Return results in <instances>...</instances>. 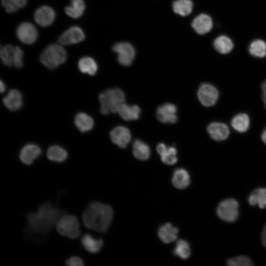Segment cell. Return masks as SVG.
Returning a JSON list of instances; mask_svg holds the SVG:
<instances>
[{
	"mask_svg": "<svg viewBox=\"0 0 266 266\" xmlns=\"http://www.w3.org/2000/svg\"><path fill=\"white\" fill-rule=\"evenodd\" d=\"M249 51L252 56L263 58L266 56V43L261 39H256L250 43Z\"/></svg>",
	"mask_w": 266,
	"mask_h": 266,
	"instance_id": "obj_32",
	"label": "cell"
},
{
	"mask_svg": "<svg viewBox=\"0 0 266 266\" xmlns=\"http://www.w3.org/2000/svg\"><path fill=\"white\" fill-rule=\"evenodd\" d=\"M239 204L237 201L233 198L225 199L218 204L216 212L218 217L227 222L236 221L239 215Z\"/></svg>",
	"mask_w": 266,
	"mask_h": 266,
	"instance_id": "obj_6",
	"label": "cell"
},
{
	"mask_svg": "<svg viewBox=\"0 0 266 266\" xmlns=\"http://www.w3.org/2000/svg\"><path fill=\"white\" fill-rule=\"evenodd\" d=\"M47 156L48 159L52 162L61 163L66 159L67 153L63 147L58 145H53L48 149Z\"/></svg>",
	"mask_w": 266,
	"mask_h": 266,
	"instance_id": "obj_31",
	"label": "cell"
},
{
	"mask_svg": "<svg viewBox=\"0 0 266 266\" xmlns=\"http://www.w3.org/2000/svg\"><path fill=\"white\" fill-rule=\"evenodd\" d=\"M250 205H258L261 209L266 207V188H258L251 192L248 197Z\"/></svg>",
	"mask_w": 266,
	"mask_h": 266,
	"instance_id": "obj_23",
	"label": "cell"
},
{
	"mask_svg": "<svg viewBox=\"0 0 266 266\" xmlns=\"http://www.w3.org/2000/svg\"><path fill=\"white\" fill-rule=\"evenodd\" d=\"M1 4L8 13H13L24 7L27 0H1Z\"/></svg>",
	"mask_w": 266,
	"mask_h": 266,
	"instance_id": "obj_35",
	"label": "cell"
},
{
	"mask_svg": "<svg viewBox=\"0 0 266 266\" xmlns=\"http://www.w3.org/2000/svg\"><path fill=\"white\" fill-rule=\"evenodd\" d=\"M14 47L10 44H6L1 47L0 56L2 63L6 66L13 65V55Z\"/></svg>",
	"mask_w": 266,
	"mask_h": 266,
	"instance_id": "obj_34",
	"label": "cell"
},
{
	"mask_svg": "<svg viewBox=\"0 0 266 266\" xmlns=\"http://www.w3.org/2000/svg\"><path fill=\"white\" fill-rule=\"evenodd\" d=\"M213 46L218 52L226 54L230 53L232 50L233 44L230 37L223 35L217 37L214 40Z\"/></svg>",
	"mask_w": 266,
	"mask_h": 266,
	"instance_id": "obj_29",
	"label": "cell"
},
{
	"mask_svg": "<svg viewBox=\"0 0 266 266\" xmlns=\"http://www.w3.org/2000/svg\"><path fill=\"white\" fill-rule=\"evenodd\" d=\"M24 52L19 46H15L13 55V65L17 68H21L23 66Z\"/></svg>",
	"mask_w": 266,
	"mask_h": 266,
	"instance_id": "obj_37",
	"label": "cell"
},
{
	"mask_svg": "<svg viewBox=\"0 0 266 266\" xmlns=\"http://www.w3.org/2000/svg\"><path fill=\"white\" fill-rule=\"evenodd\" d=\"M66 264L69 266H84V262L81 258L74 256L67 259Z\"/></svg>",
	"mask_w": 266,
	"mask_h": 266,
	"instance_id": "obj_38",
	"label": "cell"
},
{
	"mask_svg": "<svg viewBox=\"0 0 266 266\" xmlns=\"http://www.w3.org/2000/svg\"><path fill=\"white\" fill-rule=\"evenodd\" d=\"M100 112L106 115L110 112L117 113L120 106L125 102V95L119 88L108 89L99 95Z\"/></svg>",
	"mask_w": 266,
	"mask_h": 266,
	"instance_id": "obj_3",
	"label": "cell"
},
{
	"mask_svg": "<svg viewBox=\"0 0 266 266\" xmlns=\"http://www.w3.org/2000/svg\"><path fill=\"white\" fill-rule=\"evenodd\" d=\"M191 25L197 33L204 34L210 32L212 29L213 22L208 15L201 13L194 19Z\"/></svg>",
	"mask_w": 266,
	"mask_h": 266,
	"instance_id": "obj_15",
	"label": "cell"
},
{
	"mask_svg": "<svg viewBox=\"0 0 266 266\" xmlns=\"http://www.w3.org/2000/svg\"><path fill=\"white\" fill-rule=\"evenodd\" d=\"M171 181L174 187L178 189H184L190 184V175L184 168L176 169L173 172Z\"/></svg>",
	"mask_w": 266,
	"mask_h": 266,
	"instance_id": "obj_22",
	"label": "cell"
},
{
	"mask_svg": "<svg viewBox=\"0 0 266 266\" xmlns=\"http://www.w3.org/2000/svg\"><path fill=\"white\" fill-rule=\"evenodd\" d=\"M78 67L81 72L90 75H95L98 68L96 62L90 57L81 58L78 61Z\"/></svg>",
	"mask_w": 266,
	"mask_h": 266,
	"instance_id": "obj_27",
	"label": "cell"
},
{
	"mask_svg": "<svg viewBox=\"0 0 266 266\" xmlns=\"http://www.w3.org/2000/svg\"><path fill=\"white\" fill-rule=\"evenodd\" d=\"M16 35L23 43L32 44L36 40L38 32L33 24L29 22H24L18 26Z\"/></svg>",
	"mask_w": 266,
	"mask_h": 266,
	"instance_id": "obj_9",
	"label": "cell"
},
{
	"mask_svg": "<svg viewBox=\"0 0 266 266\" xmlns=\"http://www.w3.org/2000/svg\"><path fill=\"white\" fill-rule=\"evenodd\" d=\"M5 89L6 87L4 82H3L2 80H1L0 83V90L1 93H3V92H4Z\"/></svg>",
	"mask_w": 266,
	"mask_h": 266,
	"instance_id": "obj_42",
	"label": "cell"
},
{
	"mask_svg": "<svg viewBox=\"0 0 266 266\" xmlns=\"http://www.w3.org/2000/svg\"><path fill=\"white\" fill-rule=\"evenodd\" d=\"M261 138L263 142L266 144V128L264 129L262 133Z\"/></svg>",
	"mask_w": 266,
	"mask_h": 266,
	"instance_id": "obj_41",
	"label": "cell"
},
{
	"mask_svg": "<svg viewBox=\"0 0 266 266\" xmlns=\"http://www.w3.org/2000/svg\"><path fill=\"white\" fill-rule=\"evenodd\" d=\"M156 150L164 164L172 165L177 162V150L174 147H167L164 143H161L157 145Z\"/></svg>",
	"mask_w": 266,
	"mask_h": 266,
	"instance_id": "obj_17",
	"label": "cell"
},
{
	"mask_svg": "<svg viewBox=\"0 0 266 266\" xmlns=\"http://www.w3.org/2000/svg\"><path fill=\"white\" fill-rule=\"evenodd\" d=\"M198 97L200 103L204 106L214 105L219 98L217 89L209 83L202 84L198 91Z\"/></svg>",
	"mask_w": 266,
	"mask_h": 266,
	"instance_id": "obj_8",
	"label": "cell"
},
{
	"mask_svg": "<svg viewBox=\"0 0 266 266\" xmlns=\"http://www.w3.org/2000/svg\"><path fill=\"white\" fill-rule=\"evenodd\" d=\"M85 38V33L79 26H73L65 31L59 37L58 42L63 45L78 43Z\"/></svg>",
	"mask_w": 266,
	"mask_h": 266,
	"instance_id": "obj_10",
	"label": "cell"
},
{
	"mask_svg": "<svg viewBox=\"0 0 266 266\" xmlns=\"http://www.w3.org/2000/svg\"><path fill=\"white\" fill-rule=\"evenodd\" d=\"M64 212L50 202L42 204L36 212L27 215L28 233L37 236L47 234Z\"/></svg>",
	"mask_w": 266,
	"mask_h": 266,
	"instance_id": "obj_1",
	"label": "cell"
},
{
	"mask_svg": "<svg viewBox=\"0 0 266 266\" xmlns=\"http://www.w3.org/2000/svg\"><path fill=\"white\" fill-rule=\"evenodd\" d=\"M113 217V209L110 205L97 201L90 203L82 215L86 228L101 233L107 232Z\"/></svg>",
	"mask_w": 266,
	"mask_h": 266,
	"instance_id": "obj_2",
	"label": "cell"
},
{
	"mask_svg": "<svg viewBox=\"0 0 266 266\" xmlns=\"http://www.w3.org/2000/svg\"><path fill=\"white\" fill-rule=\"evenodd\" d=\"M227 265L230 266H251L253 265V263L248 257L241 255L229 259Z\"/></svg>",
	"mask_w": 266,
	"mask_h": 266,
	"instance_id": "obj_36",
	"label": "cell"
},
{
	"mask_svg": "<svg viewBox=\"0 0 266 266\" xmlns=\"http://www.w3.org/2000/svg\"><path fill=\"white\" fill-rule=\"evenodd\" d=\"M74 123L78 130L82 133L91 130L94 121L92 117L85 113H79L75 117Z\"/></svg>",
	"mask_w": 266,
	"mask_h": 266,
	"instance_id": "obj_24",
	"label": "cell"
},
{
	"mask_svg": "<svg viewBox=\"0 0 266 266\" xmlns=\"http://www.w3.org/2000/svg\"><path fill=\"white\" fill-rule=\"evenodd\" d=\"M261 88L262 91V99L266 108V80L264 81V82L262 83Z\"/></svg>",
	"mask_w": 266,
	"mask_h": 266,
	"instance_id": "obj_39",
	"label": "cell"
},
{
	"mask_svg": "<svg viewBox=\"0 0 266 266\" xmlns=\"http://www.w3.org/2000/svg\"><path fill=\"white\" fill-rule=\"evenodd\" d=\"M60 234L70 239L78 238L81 233L80 224L76 216L70 214L62 215L56 223Z\"/></svg>",
	"mask_w": 266,
	"mask_h": 266,
	"instance_id": "obj_5",
	"label": "cell"
},
{
	"mask_svg": "<svg viewBox=\"0 0 266 266\" xmlns=\"http://www.w3.org/2000/svg\"><path fill=\"white\" fill-rule=\"evenodd\" d=\"M231 126L238 132H246L250 126V119L248 115L244 113L237 114L233 118Z\"/></svg>",
	"mask_w": 266,
	"mask_h": 266,
	"instance_id": "obj_26",
	"label": "cell"
},
{
	"mask_svg": "<svg viewBox=\"0 0 266 266\" xmlns=\"http://www.w3.org/2000/svg\"><path fill=\"white\" fill-rule=\"evenodd\" d=\"M178 230L170 223L162 225L158 230L159 238L165 243H170L174 241L177 237Z\"/></svg>",
	"mask_w": 266,
	"mask_h": 266,
	"instance_id": "obj_19",
	"label": "cell"
},
{
	"mask_svg": "<svg viewBox=\"0 0 266 266\" xmlns=\"http://www.w3.org/2000/svg\"><path fill=\"white\" fill-rule=\"evenodd\" d=\"M193 8V3L191 0H176L172 3L173 11L182 16L190 15Z\"/></svg>",
	"mask_w": 266,
	"mask_h": 266,
	"instance_id": "obj_30",
	"label": "cell"
},
{
	"mask_svg": "<svg viewBox=\"0 0 266 266\" xmlns=\"http://www.w3.org/2000/svg\"><path fill=\"white\" fill-rule=\"evenodd\" d=\"M4 105L11 111L20 109L23 105L21 93L16 89H12L2 100Z\"/></svg>",
	"mask_w": 266,
	"mask_h": 266,
	"instance_id": "obj_18",
	"label": "cell"
},
{
	"mask_svg": "<svg viewBox=\"0 0 266 266\" xmlns=\"http://www.w3.org/2000/svg\"><path fill=\"white\" fill-rule=\"evenodd\" d=\"M207 131L210 137L216 141L224 140L230 134L228 126L221 122H215L209 124Z\"/></svg>",
	"mask_w": 266,
	"mask_h": 266,
	"instance_id": "obj_16",
	"label": "cell"
},
{
	"mask_svg": "<svg viewBox=\"0 0 266 266\" xmlns=\"http://www.w3.org/2000/svg\"><path fill=\"white\" fill-rule=\"evenodd\" d=\"M40 148L34 144L25 145L21 150L19 154L20 161L26 165H30L41 155Z\"/></svg>",
	"mask_w": 266,
	"mask_h": 266,
	"instance_id": "obj_14",
	"label": "cell"
},
{
	"mask_svg": "<svg viewBox=\"0 0 266 266\" xmlns=\"http://www.w3.org/2000/svg\"><path fill=\"white\" fill-rule=\"evenodd\" d=\"M56 18L54 10L48 5H42L35 11L34 19L36 23L43 27L51 25Z\"/></svg>",
	"mask_w": 266,
	"mask_h": 266,
	"instance_id": "obj_11",
	"label": "cell"
},
{
	"mask_svg": "<svg viewBox=\"0 0 266 266\" xmlns=\"http://www.w3.org/2000/svg\"><path fill=\"white\" fill-rule=\"evenodd\" d=\"M261 237L263 245L266 248V224L263 227Z\"/></svg>",
	"mask_w": 266,
	"mask_h": 266,
	"instance_id": "obj_40",
	"label": "cell"
},
{
	"mask_svg": "<svg viewBox=\"0 0 266 266\" xmlns=\"http://www.w3.org/2000/svg\"><path fill=\"white\" fill-rule=\"evenodd\" d=\"M110 136L113 143L120 148H124L131 139V133L126 127L119 126L110 132Z\"/></svg>",
	"mask_w": 266,
	"mask_h": 266,
	"instance_id": "obj_12",
	"label": "cell"
},
{
	"mask_svg": "<svg viewBox=\"0 0 266 266\" xmlns=\"http://www.w3.org/2000/svg\"><path fill=\"white\" fill-rule=\"evenodd\" d=\"M85 9L83 0H71L70 4L66 6L65 11L67 15L74 19L82 16Z\"/></svg>",
	"mask_w": 266,
	"mask_h": 266,
	"instance_id": "obj_25",
	"label": "cell"
},
{
	"mask_svg": "<svg viewBox=\"0 0 266 266\" xmlns=\"http://www.w3.org/2000/svg\"><path fill=\"white\" fill-rule=\"evenodd\" d=\"M173 253L181 259H188L191 255V248L189 243L183 239L178 240L173 250Z\"/></svg>",
	"mask_w": 266,
	"mask_h": 266,
	"instance_id": "obj_33",
	"label": "cell"
},
{
	"mask_svg": "<svg viewBox=\"0 0 266 266\" xmlns=\"http://www.w3.org/2000/svg\"><path fill=\"white\" fill-rule=\"evenodd\" d=\"M117 113L125 121L135 120L140 116V109L136 105H129L125 102L120 106Z\"/></svg>",
	"mask_w": 266,
	"mask_h": 266,
	"instance_id": "obj_21",
	"label": "cell"
},
{
	"mask_svg": "<svg viewBox=\"0 0 266 266\" xmlns=\"http://www.w3.org/2000/svg\"><path fill=\"white\" fill-rule=\"evenodd\" d=\"M113 50L117 54L118 61L124 66H130L135 57V50L129 42H121L115 44Z\"/></svg>",
	"mask_w": 266,
	"mask_h": 266,
	"instance_id": "obj_7",
	"label": "cell"
},
{
	"mask_svg": "<svg viewBox=\"0 0 266 266\" xmlns=\"http://www.w3.org/2000/svg\"><path fill=\"white\" fill-rule=\"evenodd\" d=\"M133 153L136 159L142 161L147 160L150 156V148L139 139H136L133 142Z\"/></svg>",
	"mask_w": 266,
	"mask_h": 266,
	"instance_id": "obj_28",
	"label": "cell"
},
{
	"mask_svg": "<svg viewBox=\"0 0 266 266\" xmlns=\"http://www.w3.org/2000/svg\"><path fill=\"white\" fill-rule=\"evenodd\" d=\"M66 58V52L61 44L53 43L44 49L40 56V61L47 68L53 69L64 63Z\"/></svg>",
	"mask_w": 266,
	"mask_h": 266,
	"instance_id": "obj_4",
	"label": "cell"
},
{
	"mask_svg": "<svg viewBox=\"0 0 266 266\" xmlns=\"http://www.w3.org/2000/svg\"><path fill=\"white\" fill-rule=\"evenodd\" d=\"M81 243L86 251L90 253L95 254L98 253L101 249L103 241L101 238H96L87 233L82 236Z\"/></svg>",
	"mask_w": 266,
	"mask_h": 266,
	"instance_id": "obj_20",
	"label": "cell"
},
{
	"mask_svg": "<svg viewBox=\"0 0 266 266\" xmlns=\"http://www.w3.org/2000/svg\"><path fill=\"white\" fill-rule=\"evenodd\" d=\"M177 108L173 104L165 103L160 106L156 114L158 120L163 123H174L177 120Z\"/></svg>",
	"mask_w": 266,
	"mask_h": 266,
	"instance_id": "obj_13",
	"label": "cell"
}]
</instances>
